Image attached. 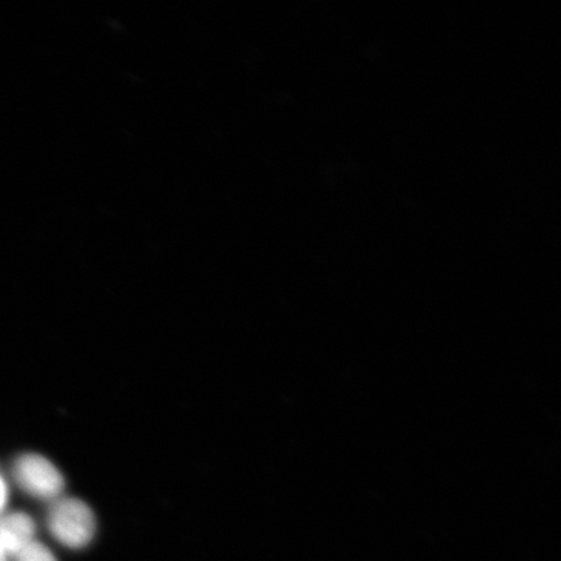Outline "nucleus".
Wrapping results in <instances>:
<instances>
[{
    "label": "nucleus",
    "instance_id": "nucleus-1",
    "mask_svg": "<svg viewBox=\"0 0 561 561\" xmlns=\"http://www.w3.org/2000/svg\"><path fill=\"white\" fill-rule=\"evenodd\" d=\"M47 528L56 541L67 549L82 550L93 542L96 517L85 502L60 496L48 510Z\"/></svg>",
    "mask_w": 561,
    "mask_h": 561
},
{
    "label": "nucleus",
    "instance_id": "nucleus-2",
    "mask_svg": "<svg viewBox=\"0 0 561 561\" xmlns=\"http://www.w3.org/2000/svg\"><path fill=\"white\" fill-rule=\"evenodd\" d=\"M13 479L35 500L56 501L66 488L65 476L51 460L38 454H23L13 462Z\"/></svg>",
    "mask_w": 561,
    "mask_h": 561
},
{
    "label": "nucleus",
    "instance_id": "nucleus-3",
    "mask_svg": "<svg viewBox=\"0 0 561 561\" xmlns=\"http://www.w3.org/2000/svg\"><path fill=\"white\" fill-rule=\"evenodd\" d=\"M35 524L24 512L0 516V545L11 559L35 541Z\"/></svg>",
    "mask_w": 561,
    "mask_h": 561
},
{
    "label": "nucleus",
    "instance_id": "nucleus-4",
    "mask_svg": "<svg viewBox=\"0 0 561 561\" xmlns=\"http://www.w3.org/2000/svg\"><path fill=\"white\" fill-rule=\"evenodd\" d=\"M15 561H58L55 558L53 551L45 545L34 541L30 546L25 547L23 551H20L15 558Z\"/></svg>",
    "mask_w": 561,
    "mask_h": 561
},
{
    "label": "nucleus",
    "instance_id": "nucleus-5",
    "mask_svg": "<svg viewBox=\"0 0 561 561\" xmlns=\"http://www.w3.org/2000/svg\"><path fill=\"white\" fill-rule=\"evenodd\" d=\"M7 501H9V485H7L4 477L0 473V516L3 515Z\"/></svg>",
    "mask_w": 561,
    "mask_h": 561
},
{
    "label": "nucleus",
    "instance_id": "nucleus-6",
    "mask_svg": "<svg viewBox=\"0 0 561 561\" xmlns=\"http://www.w3.org/2000/svg\"><path fill=\"white\" fill-rule=\"evenodd\" d=\"M11 557L7 551L3 549L2 545H0V561H11Z\"/></svg>",
    "mask_w": 561,
    "mask_h": 561
}]
</instances>
